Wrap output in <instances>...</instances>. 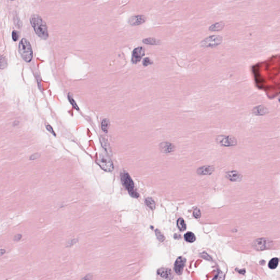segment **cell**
Wrapping results in <instances>:
<instances>
[{
    "mask_svg": "<svg viewBox=\"0 0 280 280\" xmlns=\"http://www.w3.org/2000/svg\"><path fill=\"white\" fill-rule=\"evenodd\" d=\"M30 20L32 27L37 35L43 40H47L49 36L47 27L42 18L38 15L33 14Z\"/></svg>",
    "mask_w": 280,
    "mask_h": 280,
    "instance_id": "obj_1",
    "label": "cell"
},
{
    "mask_svg": "<svg viewBox=\"0 0 280 280\" xmlns=\"http://www.w3.org/2000/svg\"><path fill=\"white\" fill-rule=\"evenodd\" d=\"M21 58L27 63L30 62L33 57V51L29 41L26 38H22L20 41L18 47Z\"/></svg>",
    "mask_w": 280,
    "mask_h": 280,
    "instance_id": "obj_2",
    "label": "cell"
},
{
    "mask_svg": "<svg viewBox=\"0 0 280 280\" xmlns=\"http://www.w3.org/2000/svg\"><path fill=\"white\" fill-rule=\"evenodd\" d=\"M121 177L123 185L126 188L130 196L135 198H138L139 194L135 188L134 183L130 175L126 172H124L121 174Z\"/></svg>",
    "mask_w": 280,
    "mask_h": 280,
    "instance_id": "obj_3",
    "label": "cell"
},
{
    "mask_svg": "<svg viewBox=\"0 0 280 280\" xmlns=\"http://www.w3.org/2000/svg\"><path fill=\"white\" fill-rule=\"evenodd\" d=\"M101 168L106 172H112L114 169V166L111 159L105 154H101L96 161Z\"/></svg>",
    "mask_w": 280,
    "mask_h": 280,
    "instance_id": "obj_4",
    "label": "cell"
},
{
    "mask_svg": "<svg viewBox=\"0 0 280 280\" xmlns=\"http://www.w3.org/2000/svg\"><path fill=\"white\" fill-rule=\"evenodd\" d=\"M223 41V37L219 35H212L207 37L201 41V47L214 48L220 45Z\"/></svg>",
    "mask_w": 280,
    "mask_h": 280,
    "instance_id": "obj_5",
    "label": "cell"
},
{
    "mask_svg": "<svg viewBox=\"0 0 280 280\" xmlns=\"http://www.w3.org/2000/svg\"><path fill=\"white\" fill-rule=\"evenodd\" d=\"M273 245V242L268 238H260L254 240L252 243L254 249L257 251H263L269 249Z\"/></svg>",
    "mask_w": 280,
    "mask_h": 280,
    "instance_id": "obj_6",
    "label": "cell"
},
{
    "mask_svg": "<svg viewBox=\"0 0 280 280\" xmlns=\"http://www.w3.org/2000/svg\"><path fill=\"white\" fill-rule=\"evenodd\" d=\"M216 142L223 147H232L237 144V140L232 136L219 135L216 138Z\"/></svg>",
    "mask_w": 280,
    "mask_h": 280,
    "instance_id": "obj_7",
    "label": "cell"
},
{
    "mask_svg": "<svg viewBox=\"0 0 280 280\" xmlns=\"http://www.w3.org/2000/svg\"><path fill=\"white\" fill-rule=\"evenodd\" d=\"M145 54V49L142 47L136 48L132 52L131 61L133 63L136 64L139 63Z\"/></svg>",
    "mask_w": 280,
    "mask_h": 280,
    "instance_id": "obj_8",
    "label": "cell"
},
{
    "mask_svg": "<svg viewBox=\"0 0 280 280\" xmlns=\"http://www.w3.org/2000/svg\"><path fill=\"white\" fill-rule=\"evenodd\" d=\"M159 150L163 153H171L174 152L175 146L169 142H162L159 144Z\"/></svg>",
    "mask_w": 280,
    "mask_h": 280,
    "instance_id": "obj_9",
    "label": "cell"
},
{
    "mask_svg": "<svg viewBox=\"0 0 280 280\" xmlns=\"http://www.w3.org/2000/svg\"><path fill=\"white\" fill-rule=\"evenodd\" d=\"M185 260L183 257H178L176 259L174 265V271L178 275H181L183 273L184 267L185 266Z\"/></svg>",
    "mask_w": 280,
    "mask_h": 280,
    "instance_id": "obj_10",
    "label": "cell"
},
{
    "mask_svg": "<svg viewBox=\"0 0 280 280\" xmlns=\"http://www.w3.org/2000/svg\"><path fill=\"white\" fill-rule=\"evenodd\" d=\"M146 20V17L143 15L132 16L129 19V23L132 26H138L143 24Z\"/></svg>",
    "mask_w": 280,
    "mask_h": 280,
    "instance_id": "obj_11",
    "label": "cell"
},
{
    "mask_svg": "<svg viewBox=\"0 0 280 280\" xmlns=\"http://www.w3.org/2000/svg\"><path fill=\"white\" fill-rule=\"evenodd\" d=\"M158 274L164 279L171 280L174 277L172 271L168 268H162L158 270Z\"/></svg>",
    "mask_w": 280,
    "mask_h": 280,
    "instance_id": "obj_12",
    "label": "cell"
},
{
    "mask_svg": "<svg viewBox=\"0 0 280 280\" xmlns=\"http://www.w3.org/2000/svg\"><path fill=\"white\" fill-rule=\"evenodd\" d=\"M214 170L213 166H204L198 169L197 173L200 175H210L213 172Z\"/></svg>",
    "mask_w": 280,
    "mask_h": 280,
    "instance_id": "obj_13",
    "label": "cell"
},
{
    "mask_svg": "<svg viewBox=\"0 0 280 280\" xmlns=\"http://www.w3.org/2000/svg\"><path fill=\"white\" fill-rule=\"evenodd\" d=\"M227 177L233 182H238L242 180V175L236 171H229L227 174Z\"/></svg>",
    "mask_w": 280,
    "mask_h": 280,
    "instance_id": "obj_14",
    "label": "cell"
},
{
    "mask_svg": "<svg viewBox=\"0 0 280 280\" xmlns=\"http://www.w3.org/2000/svg\"><path fill=\"white\" fill-rule=\"evenodd\" d=\"M224 27H225V24L223 22L221 21L212 25L211 26L209 27V30L210 31L213 32L220 31L224 29Z\"/></svg>",
    "mask_w": 280,
    "mask_h": 280,
    "instance_id": "obj_15",
    "label": "cell"
},
{
    "mask_svg": "<svg viewBox=\"0 0 280 280\" xmlns=\"http://www.w3.org/2000/svg\"><path fill=\"white\" fill-rule=\"evenodd\" d=\"M268 109L264 106H258L255 107L253 109V113L258 116H263L266 114Z\"/></svg>",
    "mask_w": 280,
    "mask_h": 280,
    "instance_id": "obj_16",
    "label": "cell"
},
{
    "mask_svg": "<svg viewBox=\"0 0 280 280\" xmlns=\"http://www.w3.org/2000/svg\"><path fill=\"white\" fill-rule=\"evenodd\" d=\"M144 44L148 45H159L161 42L160 40L154 38H147L144 39L142 41Z\"/></svg>",
    "mask_w": 280,
    "mask_h": 280,
    "instance_id": "obj_17",
    "label": "cell"
},
{
    "mask_svg": "<svg viewBox=\"0 0 280 280\" xmlns=\"http://www.w3.org/2000/svg\"><path fill=\"white\" fill-rule=\"evenodd\" d=\"M185 240L188 243H194L196 241V236L192 232H188L185 235Z\"/></svg>",
    "mask_w": 280,
    "mask_h": 280,
    "instance_id": "obj_18",
    "label": "cell"
},
{
    "mask_svg": "<svg viewBox=\"0 0 280 280\" xmlns=\"http://www.w3.org/2000/svg\"><path fill=\"white\" fill-rule=\"evenodd\" d=\"M145 204L151 210H154L155 208V203L152 198H148L145 200Z\"/></svg>",
    "mask_w": 280,
    "mask_h": 280,
    "instance_id": "obj_19",
    "label": "cell"
},
{
    "mask_svg": "<svg viewBox=\"0 0 280 280\" xmlns=\"http://www.w3.org/2000/svg\"><path fill=\"white\" fill-rule=\"evenodd\" d=\"M279 260L277 258H274L271 259L268 264L270 269H276L279 265Z\"/></svg>",
    "mask_w": 280,
    "mask_h": 280,
    "instance_id": "obj_20",
    "label": "cell"
},
{
    "mask_svg": "<svg viewBox=\"0 0 280 280\" xmlns=\"http://www.w3.org/2000/svg\"><path fill=\"white\" fill-rule=\"evenodd\" d=\"M177 223V227L178 228L180 231H182V232L185 231V229H186V224H185V220L183 218H180L178 219Z\"/></svg>",
    "mask_w": 280,
    "mask_h": 280,
    "instance_id": "obj_21",
    "label": "cell"
},
{
    "mask_svg": "<svg viewBox=\"0 0 280 280\" xmlns=\"http://www.w3.org/2000/svg\"><path fill=\"white\" fill-rule=\"evenodd\" d=\"M110 127V121L108 119H104L101 122V128L104 132H107Z\"/></svg>",
    "mask_w": 280,
    "mask_h": 280,
    "instance_id": "obj_22",
    "label": "cell"
},
{
    "mask_svg": "<svg viewBox=\"0 0 280 280\" xmlns=\"http://www.w3.org/2000/svg\"><path fill=\"white\" fill-rule=\"evenodd\" d=\"M155 234L157 235V237L158 238V239L160 241L162 242L165 240V237H164V235H163L162 233H161V232L159 231V230H156Z\"/></svg>",
    "mask_w": 280,
    "mask_h": 280,
    "instance_id": "obj_23",
    "label": "cell"
},
{
    "mask_svg": "<svg viewBox=\"0 0 280 280\" xmlns=\"http://www.w3.org/2000/svg\"><path fill=\"white\" fill-rule=\"evenodd\" d=\"M68 99H69V102L71 103V104L72 105V106H73L74 108H75L76 110H79V108H78V107L77 105L76 104V102L74 101V99H73V98H72V97L71 96V95H70V94H69V95H68Z\"/></svg>",
    "mask_w": 280,
    "mask_h": 280,
    "instance_id": "obj_24",
    "label": "cell"
},
{
    "mask_svg": "<svg viewBox=\"0 0 280 280\" xmlns=\"http://www.w3.org/2000/svg\"><path fill=\"white\" fill-rule=\"evenodd\" d=\"M193 215H194V217L196 219L200 218L201 216V211H200V209L198 208H195L194 211H193Z\"/></svg>",
    "mask_w": 280,
    "mask_h": 280,
    "instance_id": "obj_25",
    "label": "cell"
},
{
    "mask_svg": "<svg viewBox=\"0 0 280 280\" xmlns=\"http://www.w3.org/2000/svg\"><path fill=\"white\" fill-rule=\"evenodd\" d=\"M153 63V61L149 58H146L143 60V65L144 66H148V65H152Z\"/></svg>",
    "mask_w": 280,
    "mask_h": 280,
    "instance_id": "obj_26",
    "label": "cell"
},
{
    "mask_svg": "<svg viewBox=\"0 0 280 280\" xmlns=\"http://www.w3.org/2000/svg\"><path fill=\"white\" fill-rule=\"evenodd\" d=\"M19 33L16 30L13 31L12 32V38L14 41H16L19 39Z\"/></svg>",
    "mask_w": 280,
    "mask_h": 280,
    "instance_id": "obj_27",
    "label": "cell"
},
{
    "mask_svg": "<svg viewBox=\"0 0 280 280\" xmlns=\"http://www.w3.org/2000/svg\"><path fill=\"white\" fill-rule=\"evenodd\" d=\"M46 128H47L48 131H49L52 134H53V135H54V136H55V135H55V132H54V131L53 130L52 127H51V126H50L49 124H47V125H46Z\"/></svg>",
    "mask_w": 280,
    "mask_h": 280,
    "instance_id": "obj_28",
    "label": "cell"
},
{
    "mask_svg": "<svg viewBox=\"0 0 280 280\" xmlns=\"http://www.w3.org/2000/svg\"><path fill=\"white\" fill-rule=\"evenodd\" d=\"M40 157V154H34L32 155L30 157V159L32 160H35V159H37V158H38Z\"/></svg>",
    "mask_w": 280,
    "mask_h": 280,
    "instance_id": "obj_29",
    "label": "cell"
},
{
    "mask_svg": "<svg viewBox=\"0 0 280 280\" xmlns=\"http://www.w3.org/2000/svg\"><path fill=\"white\" fill-rule=\"evenodd\" d=\"M21 238H22L21 235H20V234H18V235H16L13 239H14V240L15 241H19V240H21Z\"/></svg>",
    "mask_w": 280,
    "mask_h": 280,
    "instance_id": "obj_30",
    "label": "cell"
},
{
    "mask_svg": "<svg viewBox=\"0 0 280 280\" xmlns=\"http://www.w3.org/2000/svg\"><path fill=\"white\" fill-rule=\"evenodd\" d=\"M4 253H5V250L3 249H1V255H2Z\"/></svg>",
    "mask_w": 280,
    "mask_h": 280,
    "instance_id": "obj_31",
    "label": "cell"
},
{
    "mask_svg": "<svg viewBox=\"0 0 280 280\" xmlns=\"http://www.w3.org/2000/svg\"><path fill=\"white\" fill-rule=\"evenodd\" d=\"M279 101H280V99H279Z\"/></svg>",
    "mask_w": 280,
    "mask_h": 280,
    "instance_id": "obj_32",
    "label": "cell"
},
{
    "mask_svg": "<svg viewBox=\"0 0 280 280\" xmlns=\"http://www.w3.org/2000/svg\"><path fill=\"white\" fill-rule=\"evenodd\" d=\"M11 1H13V0H11Z\"/></svg>",
    "mask_w": 280,
    "mask_h": 280,
    "instance_id": "obj_33",
    "label": "cell"
}]
</instances>
